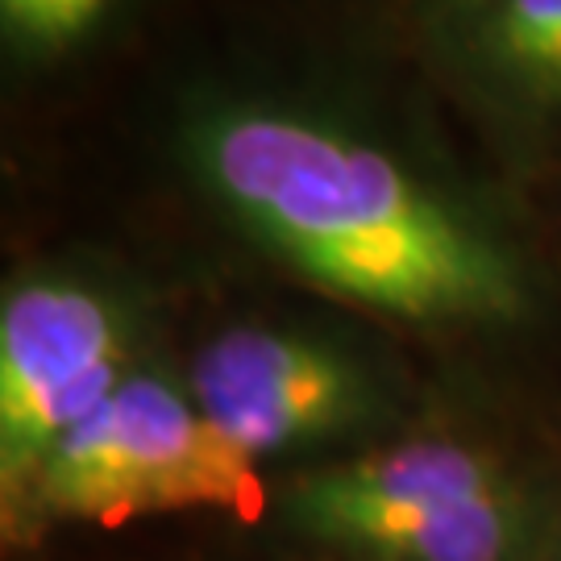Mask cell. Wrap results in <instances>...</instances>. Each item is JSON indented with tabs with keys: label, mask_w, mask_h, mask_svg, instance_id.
I'll use <instances>...</instances> for the list:
<instances>
[{
	"label": "cell",
	"mask_w": 561,
	"mask_h": 561,
	"mask_svg": "<svg viewBox=\"0 0 561 561\" xmlns=\"http://www.w3.org/2000/svg\"><path fill=\"white\" fill-rule=\"evenodd\" d=\"M134 329L108 291L71 275H30L0 300V520L13 516L50 449L121 382Z\"/></svg>",
	"instance_id": "277c9868"
},
{
	"label": "cell",
	"mask_w": 561,
	"mask_h": 561,
	"mask_svg": "<svg viewBox=\"0 0 561 561\" xmlns=\"http://www.w3.org/2000/svg\"><path fill=\"white\" fill-rule=\"evenodd\" d=\"M254 470L204 421L187 382L134 370L50 449L21 507L0 524L9 545H34L59 524L238 507L259 486Z\"/></svg>",
	"instance_id": "3957f363"
},
{
	"label": "cell",
	"mask_w": 561,
	"mask_h": 561,
	"mask_svg": "<svg viewBox=\"0 0 561 561\" xmlns=\"http://www.w3.org/2000/svg\"><path fill=\"white\" fill-rule=\"evenodd\" d=\"M291 537L341 561H524L533 503L507 466L458 437H408L283 482Z\"/></svg>",
	"instance_id": "7a4b0ae2"
},
{
	"label": "cell",
	"mask_w": 561,
	"mask_h": 561,
	"mask_svg": "<svg viewBox=\"0 0 561 561\" xmlns=\"http://www.w3.org/2000/svg\"><path fill=\"white\" fill-rule=\"evenodd\" d=\"M183 382L204 421L254 466L350 442L387 416L375 370L300 329H225L201 345Z\"/></svg>",
	"instance_id": "5b68a950"
},
{
	"label": "cell",
	"mask_w": 561,
	"mask_h": 561,
	"mask_svg": "<svg viewBox=\"0 0 561 561\" xmlns=\"http://www.w3.org/2000/svg\"><path fill=\"white\" fill-rule=\"evenodd\" d=\"M486 62L528 101H561V0H486L474 13Z\"/></svg>",
	"instance_id": "8992f818"
},
{
	"label": "cell",
	"mask_w": 561,
	"mask_h": 561,
	"mask_svg": "<svg viewBox=\"0 0 561 561\" xmlns=\"http://www.w3.org/2000/svg\"><path fill=\"white\" fill-rule=\"evenodd\" d=\"M108 0H0V18L9 25V34H21L42 46H59V42L80 38L83 30H92Z\"/></svg>",
	"instance_id": "52a82bcc"
},
{
	"label": "cell",
	"mask_w": 561,
	"mask_h": 561,
	"mask_svg": "<svg viewBox=\"0 0 561 561\" xmlns=\"http://www.w3.org/2000/svg\"><path fill=\"white\" fill-rule=\"evenodd\" d=\"M204 187L304 279L412 324H512L520 259L387 150L317 121L233 108L196 125Z\"/></svg>",
	"instance_id": "6da1fadb"
}]
</instances>
